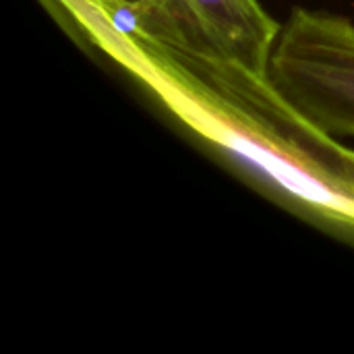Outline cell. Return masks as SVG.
I'll list each match as a JSON object with an SVG mask.
<instances>
[{
    "instance_id": "cell-2",
    "label": "cell",
    "mask_w": 354,
    "mask_h": 354,
    "mask_svg": "<svg viewBox=\"0 0 354 354\" xmlns=\"http://www.w3.org/2000/svg\"><path fill=\"white\" fill-rule=\"evenodd\" d=\"M270 79L307 118L334 137H354V23L303 8L280 25Z\"/></svg>"
},
{
    "instance_id": "cell-1",
    "label": "cell",
    "mask_w": 354,
    "mask_h": 354,
    "mask_svg": "<svg viewBox=\"0 0 354 354\" xmlns=\"http://www.w3.org/2000/svg\"><path fill=\"white\" fill-rule=\"evenodd\" d=\"M191 133L270 193L354 239V149L307 118L270 73L143 35L93 0H50Z\"/></svg>"
},
{
    "instance_id": "cell-3",
    "label": "cell",
    "mask_w": 354,
    "mask_h": 354,
    "mask_svg": "<svg viewBox=\"0 0 354 354\" xmlns=\"http://www.w3.org/2000/svg\"><path fill=\"white\" fill-rule=\"evenodd\" d=\"M131 27L193 54L268 73L280 25L259 0H131Z\"/></svg>"
},
{
    "instance_id": "cell-4",
    "label": "cell",
    "mask_w": 354,
    "mask_h": 354,
    "mask_svg": "<svg viewBox=\"0 0 354 354\" xmlns=\"http://www.w3.org/2000/svg\"><path fill=\"white\" fill-rule=\"evenodd\" d=\"M93 2L112 17H122V12H127L131 6V0H93Z\"/></svg>"
}]
</instances>
